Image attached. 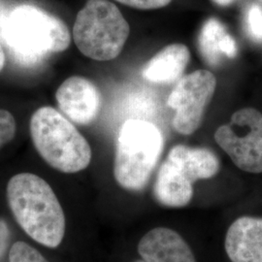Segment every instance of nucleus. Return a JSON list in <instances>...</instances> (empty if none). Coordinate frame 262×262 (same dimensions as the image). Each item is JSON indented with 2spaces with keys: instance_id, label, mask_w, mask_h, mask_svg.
I'll return each instance as SVG.
<instances>
[{
  "instance_id": "5",
  "label": "nucleus",
  "mask_w": 262,
  "mask_h": 262,
  "mask_svg": "<svg viewBox=\"0 0 262 262\" xmlns=\"http://www.w3.org/2000/svg\"><path fill=\"white\" fill-rule=\"evenodd\" d=\"M129 33L127 20L108 0H88L77 14L73 27V39L79 51L97 61L118 57Z\"/></svg>"
},
{
  "instance_id": "20",
  "label": "nucleus",
  "mask_w": 262,
  "mask_h": 262,
  "mask_svg": "<svg viewBox=\"0 0 262 262\" xmlns=\"http://www.w3.org/2000/svg\"><path fill=\"white\" fill-rule=\"evenodd\" d=\"M213 3H215L217 6H222V7H226L231 5L235 0H211Z\"/></svg>"
},
{
  "instance_id": "7",
  "label": "nucleus",
  "mask_w": 262,
  "mask_h": 262,
  "mask_svg": "<svg viewBox=\"0 0 262 262\" xmlns=\"http://www.w3.org/2000/svg\"><path fill=\"white\" fill-rule=\"evenodd\" d=\"M215 88V75L208 70H197L179 80L167 99V105L175 110L172 121L175 130L190 135L199 128Z\"/></svg>"
},
{
  "instance_id": "8",
  "label": "nucleus",
  "mask_w": 262,
  "mask_h": 262,
  "mask_svg": "<svg viewBox=\"0 0 262 262\" xmlns=\"http://www.w3.org/2000/svg\"><path fill=\"white\" fill-rule=\"evenodd\" d=\"M56 99L66 118L81 125L94 122L102 106V97L97 86L81 76L66 79L58 86Z\"/></svg>"
},
{
  "instance_id": "15",
  "label": "nucleus",
  "mask_w": 262,
  "mask_h": 262,
  "mask_svg": "<svg viewBox=\"0 0 262 262\" xmlns=\"http://www.w3.org/2000/svg\"><path fill=\"white\" fill-rule=\"evenodd\" d=\"M9 262H49L36 249L26 242H16L9 252Z\"/></svg>"
},
{
  "instance_id": "12",
  "label": "nucleus",
  "mask_w": 262,
  "mask_h": 262,
  "mask_svg": "<svg viewBox=\"0 0 262 262\" xmlns=\"http://www.w3.org/2000/svg\"><path fill=\"white\" fill-rule=\"evenodd\" d=\"M161 205L170 208L187 206L193 196L192 183L169 159L161 164L154 187Z\"/></svg>"
},
{
  "instance_id": "4",
  "label": "nucleus",
  "mask_w": 262,
  "mask_h": 262,
  "mask_svg": "<svg viewBox=\"0 0 262 262\" xmlns=\"http://www.w3.org/2000/svg\"><path fill=\"white\" fill-rule=\"evenodd\" d=\"M164 146L159 127L144 120L122 123L117 137L114 176L124 189L138 191L146 187Z\"/></svg>"
},
{
  "instance_id": "10",
  "label": "nucleus",
  "mask_w": 262,
  "mask_h": 262,
  "mask_svg": "<svg viewBox=\"0 0 262 262\" xmlns=\"http://www.w3.org/2000/svg\"><path fill=\"white\" fill-rule=\"evenodd\" d=\"M225 249L231 262H262V217H238L226 231Z\"/></svg>"
},
{
  "instance_id": "19",
  "label": "nucleus",
  "mask_w": 262,
  "mask_h": 262,
  "mask_svg": "<svg viewBox=\"0 0 262 262\" xmlns=\"http://www.w3.org/2000/svg\"><path fill=\"white\" fill-rule=\"evenodd\" d=\"M9 229L6 223L0 219V256L5 252L9 244Z\"/></svg>"
},
{
  "instance_id": "13",
  "label": "nucleus",
  "mask_w": 262,
  "mask_h": 262,
  "mask_svg": "<svg viewBox=\"0 0 262 262\" xmlns=\"http://www.w3.org/2000/svg\"><path fill=\"white\" fill-rule=\"evenodd\" d=\"M167 159L173 162L192 184L198 180L215 177L221 168L217 157L206 148L177 145L170 150Z\"/></svg>"
},
{
  "instance_id": "2",
  "label": "nucleus",
  "mask_w": 262,
  "mask_h": 262,
  "mask_svg": "<svg viewBox=\"0 0 262 262\" xmlns=\"http://www.w3.org/2000/svg\"><path fill=\"white\" fill-rule=\"evenodd\" d=\"M10 209L19 226L37 243L56 248L66 234V216L55 191L45 180L20 173L7 185Z\"/></svg>"
},
{
  "instance_id": "21",
  "label": "nucleus",
  "mask_w": 262,
  "mask_h": 262,
  "mask_svg": "<svg viewBox=\"0 0 262 262\" xmlns=\"http://www.w3.org/2000/svg\"><path fill=\"white\" fill-rule=\"evenodd\" d=\"M5 60H6V57H5V53H4V50L2 48V44L0 42V72L2 71V69L4 68L5 66Z\"/></svg>"
},
{
  "instance_id": "18",
  "label": "nucleus",
  "mask_w": 262,
  "mask_h": 262,
  "mask_svg": "<svg viewBox=\"0 0 262 262\" xmlns=\"http://www.w3.org/2000/svg\"><path fill=\"white\" fill-rule=\"evenodd\" d=\"M116 1L135 9L154 10L167 6L172 0H116Z\"/></svg>"
},
{
  "instance_id": "6",
  "label": "nucleus",
  "mask_w": 262,
  "mask_h": 262,
  "mask_svg": "<svg viewBox=\"0 0 262 262\" xmlns=\"http://www.w3.org/2000/svg\"><path fill=\"white\" fill-rule=\"evenodd\" d=\"M215 140L235 165L248 173H262V114L244 108L215 132Z\"/></svg>"
},
{
  "instance_id": "22",
  "label": "nucleus",
  "mask_w": 262,
  "mask_h": 262,
  "mask_svg": "<svg viewBox=\"0 0 262 262\" xmlns=\"http://www.w3.org/2000/svg\"><path fill=\"white\" fill-rule=\"evenodd\" d=\"M134 262H145L144 260H142V259H140V260H135Z\"/></svg>"
},
{
  "instance_id": "11",
  "label": "nucleus",
  "mask_w": 262,
  "mask_h": 262,
  "mask_svg": "<svg viewBox=\"0 0 262 262\" xmlns=\"http://www.w3.org/2000/svg\"><path fill=\"white\" fill-rule=\"evenodd\" d=\"M190 59L188 48L171 44L163 48L144 66L141 75L154 84H171L180 80Z\"/></svg>"
},
{
  "instance_id": "9",
  "label": "nucleus",
  "mask_w": 262,
  "mask_h": 262,
  "mask_svg": "<svg viewBox=\"0 0 262 262\" xmlns=\"http://www.w3.org/2000/svg\"><path fill=\"white\" fill-rule=\"evenodd\" d=\"M138 253L145 262H196L185 239L167 227H157L144 235Z\"/></svg>"
},
{
  "instance_id": "3",
  "label": "nucleus",
  "mask_w": 262,
  "mask_h": 262,
  "mask_svg": "<svg viewBox=\"0 0 262 262\" xmlns=\"http://www.w3.org/2000/svg\"><path fill=\"white\" fill-rule=\"evenodd\" d=\"M33 145L48 164L72 174L86 168L92 160L89 142L67 118L53 107H41L30 119Z\"/></svg>"
},
{
  "instance_id": "17",
  "label": "nucleus",
  "mask_w": 262,
  "mask_h": 262,
  "mask_svg": "<svg viewBox=\"0 0 262 262\" xmlns=\"http://www.w3.org/2000/svg\"><path fill=\"white\" fill-rule=\"evenodd\" d=\"M17 124L14 116L7 110L0 109V149L16 135Z\"/></svg>"
},
{
  "instance_id": "14",
  "label": "nucleus",
  "mask_w": 262,
  "mask_h": 262,
  "mask_svg": "<svg viewBox=\"0 0 262 262\" xmlns=\"http://www.w3.org/2000/svg\"><path fill=\"white\" fill-rule=\"evenodd\" d=\"M226 32L225 26L215 18H210L203 24L198 36V47L208 64L216 66L221 62V43Z\"/></svg>"
},
{
  "instance_id": "23",
  "label": "nucleus",
  "mask_w": 262,
  "mask_h": 262,
  "mask_svg": "<svg viewBox=\"0 0 262 262\" xmlns=\"http://www.w3.org/2000/svg\"><path fill=\"white\" fill-rule=\"evenodd\" d=\"M260 1H261V2H262V0H260Z\"/></svg>"
},
{
  "instance_id": "16",
  "label": "nucleus",
  "mask_w": 262,
  "mask_h": 262,
  "mask_svg": "<svg viewBox=\"0 0 262 262\" xmlns=\"http://www.w3.org/2000/svg\"><path fill=\"white\" fill-rule=\"evenodd\" d=\"M246 28L249 35L255 41H262V8L253 3L246 11Z\"/></svg>"
},
{
  "instance_id": "1",
  "label": "nucleus",
  "mask_w": 262,
  "mask_h": 262,
  "mask_svg": "<svg viewBox=\"0 0 262 262\" xmlns=\"http://www.w3.org/2000/svg\"><path fill=\"white\" fill-rule=\"evenodd\" d=\"M0 37L19 63L37 64L70 45L66 23L55 15L29 4H23L0 18Z\"/></svg>"
}]
</instances>
